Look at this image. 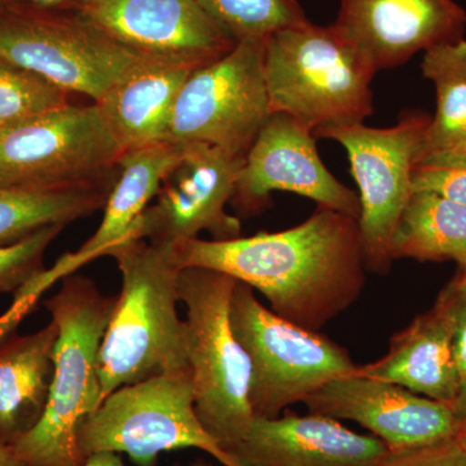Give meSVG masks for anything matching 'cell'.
Listing matches in <instances>:
<instances>
[{
	"instance_id": "1",
	"label": "cell",
	"mask_w": 466,
	"mask_h": 466,
	"mask_svg": "<svg viewBox=\"0 0 466 466\" xmlns=\"http://www.w3.org/2000/svg\"><path fill=\"white\" fill-rule=\"evenodd\" d=\"M174 251L183 268L231 276L258 290L276 315L314 332L351 308L366 285L358 219L327 208L285 231L192 238L175 244Z\"/></svg>"
},
{
	"instance_id": "2",
	"label": "cell",
	"mask_w": 466,
	"mask_h": 466,
	"mask_svg": "<svg viewBox=\"0 0 466 466\" xmlns=\"http://www.w3.org/2000/svg\"><path fill=\"white\" fill-rule=\"evenodd\" d=\"M108 256L122 287L101 342L103 400L121 386L189 367L186 320L177 311L183 267L174 245L130 238Z\"/></svg>"
},
{
	"instance_id": "3",
	"label": "cell",
	"mask_w": 466,
	"mask_h": 466,
	"mask_svg": "<svg viewBox=\"0 0 466 466\" xmlns=\"http://www.w3.org/2000/svg\"><path fill=\"white\" fill-rule=\"evenodd\" d=\"M116 296H106L90 278L67 275L45 300L58 328L50 400L39 424L12 446L25 466H82L81 426L99 408V355Z\"/></svg>"
},
{
	"instance_id": "4",
	"label": "cell",
	"mask_w": 466,
	"mask_h": 466,
	"mask_svg": "<svg viewBox=\"0 0 466 466\" xmlns=\"http://www.w3.org/2000/svg\"><path fill=\"white\" fill-rule=\"evenodd\" d=\"M376 69L334 24L308 23L272 34L265 45L271 113L318 131L363 124L373 115Z\"/></svg>"
},
{
	"instance_id": "5",
	"label": "cell",
	"mask_w": 466,
	"mask_h": 466,
	"mask_svg": "<svg viewBox=\"0 0 466 466\" xmlns=\"http://www.w3.org/2000/svg\"><path fill=\"white\" fill-rule=\"evenodd\" d=\"M236 281L201 267H186L180 274L196 412L227 452L247 435L254 420L250 360L229 318Z\"/></svg>"
},
{
	"instance_id": "6",
	"label": "cell",
	"mask_w": 466,
	"mask_h": 466,
	"mask_svg": "<svg viewBox=\"0 0 466 466\" xmlns=\"http://www.w3.org/2000/svg\"><path fill=\"white\" fill-rule=\"evenodd\" d=\"M78 449L84 460L125 453L137 466L157 465L162 452L196 449L223 466H240L202 425L189 367L110 392L81 426Z\"/></svg>"
},
{
	"instance_id": "7",
	"label": "cell",
	"mask_w": 466,
	"mask_h": 466,
	"mask_svg": "<svg viewBox=\"0 0 466 466\" xmlns=\"http://www.w3.org/2000/svg\"><path fill=\"white\" fill-rule=\"evenodd\" d=\"M229 318L250 360L254 417L275 419L333 380L358 372L348 350L279 317L241 281L233 288Z\"/></svg>"
},
{
	"instance_id": "8",
	"label": "cell",
	"mask_w": 466,
	"mask_h": 466,
	"mask_svg": "<svg viewBox=\"0 0 466 466\" xmlns=\"http://www.w3.org/2000/svg\"><path fill=\"white\" fill-rule=\"evenodd\" d=\"M124 155L97 106L61 108L0 126V186L112 187Z\"/></svg>"
},
{
	"instance_id": "9",
	"label": "cell",
	"mask_w": 466,
	"mask_h": 466,
	"mask_svg": "<svg viewBox=\"0 0 466 466\" xmlns=\"http://www.w3.org/2000/svg\"><path fill=\"white\" fill-rule=\"evenodd\" d=\"M0 58L96 103L143 57L78 12L39 8L24 0L0 17Z\"/></svg>"
},
{
	"instance_id": "10",
	"label": "cell",
	"mask_w": 466,
	"mask_h": 466,
	"mask_svg": "<svg viewBox=\"0 0 466 466\" xmlns=\"http://www.w3.org/2000/svg\"><path fill=\"white\" fill-rule=\"evenodd\" d=\"M431 121L422 113H410L389 128L355 124L314 133L315 137L336 140L348 152L359 188L358 223L370 271L385 274L390 268L392 238L413 193V168L424 153Z\"/></svg>"
},
{
	"instance_id": "11",
	"label": "cell",
	"mask_w": 466,
	"mask_h": 466,
	"mask_svg": "<svg viewBox=\"0 0 466 466\" xmlns=\"http://www.w3.org/2000/svg\"><path fill=\"white\" fill-rule=\"evenodd\" d=\"M266 41L238 42L225 56L193 70L175 103L167 142L207 143L247 156L272 115Z\"/></svg>"
},
{
	"instance_id": "12",
	"label": "cell",
	"mask_w": 466,
	"mask_h": 466,
	"mask_svg": "<svg viewBox=\"0 0 466 466\" xmlns=\"http://www.w3.org/2000/svg\"><path fill=\"white\" fill-rule=\"evenodd\" d=\"M177 164L165 175L155 204L144 210L126 240L175 245L210 233L213 240L241 236V222L229 216L245 156L207 143L182 144Z\"/></svg>"
},
{
	"instance_id": "13",
	"label": "cell",
	"mask_w": 466,
	"mask_h": 466,
	"mask_svg": "<svg viewBox=\"0 0 466 466\" xmlns=\"http://www.w3.org/2000/svg\"><path fill=\"white\" fill-rule=\"evenodd\" d=\"M287 191L319 208L359 219V196L325 167L314 131L285 113H272L251 144L232 200L244 213H258L269 195Z\"/></svg>"
},
{
	"instance_id": "14",
	"label": "cell",
	"mask_w": 466,
	"mask_h": 466,
	"mask_svg": "<svg viewBox=\"0 0 466 466\" xmlns=\"http://www.w3.org/2000/svg\"><path fill=\"white\" fill-rule=\"evenodd\" d=\"M81 16L139 57L200 67L238 43L196 0H82Z\"/></svg>"
},
{
	"instance_id": "15",
	"label": "cell",
	"mask_w": 466,
	"mask_h": 466,
	"mask_svg": "<svg viewBox=\"0 0 466 466\" xmlns=\"http://www.w3.org/2000/svg\"><path fill=\"white\" fill-rule=\"evenodd\" d=\"M303 403L312 415L357 422L392 452L453 440L460 426L450 404L358 372L333 380Z\"/></svg>"
},
{
	"instance_id": "16",
	"label": "cell",
	"mask_w": 466,
	"mask_h": 466,
	"mask_svg": "<svg viewBox=\"0 0 466 466\" xmlns=\"http://www.w3.org/2000/svg\"><path fill=\"white\" fill-rule=\"evenodd\" d=\"M334 25L379 72L464 39L466 12L455 0H341Z\"/></svg>"
},
{
	"instance_id": "17",
	"label": "cell",
	"mask_w": 466,
	"mask_h": 466,
	"mask_svg": "<svg viewBox=\"0 0 466 466\" xmlns=\"http://www.w3.org/2000/svg\"><path fill=\"white\" fill-rule=\"evenodd\" d=\"M228 453L240 466H379L389 449L372 434L355 433L329 417L285 412L254 417Z\"/></svg>"
},
{
	"instance_id": "18",
	"label": "cell",
	"mask_w": 466,
	"mask_h": 466,
	"mask_svg": "<svg viewBox=\"0 0 466 466\" xmlns=\"http://www.w3.org/2000/svg\"><path fill=\"white\" fill-rule=\"evenodd\" d=\"M182 144L159 142L127 150L118 161L116 175L99 228L75 253H67L51 267L30 280L43 294L58 280L75 274L79 267L108 256L133 231L144 210L155 200L167 171L182 155Z\"/></svg>"
},
{
	"instance_id": "19",
	"label": "cell",
	"mask_w": 466,
	"mask_h": 466,
	"mask_svg": "<svg viewBox=\"0 0 466 466\" xmlns=\"http://www.w3.org/2000/svg\"><path fill=\"white\" fill-rule=\"evenodd\" d=\"M195 69L142 58L94 103L122 152L167 140L175 103Z\"/></svg>"
},
{
	"instance_id": "20",
	"label": "cell",
	"mask_w": 466,
	"mask_h": 466,
	"mask_svg": "<svg viewBox=\"0 0 466 466\" xmlns=\"http://www.w3.org/2000/svg\"><path fill=\"white\" fill-rule=\"evenodd\" d=\"M358 373L451 406L461 390L462 381L453 355L449 320L441 306L435 302L433 308L392 336L388 354L359 367Z\"/></svg>"
},
{
	"instance_id": "21",
	"label": "cell",
	"mask_w": 466,
	"mask_h": 466,
	"mask_svg": "<svg viewBox=\"0 0 466 466\" xmlns=\"http://www.w3.org/2000/svg\"><path fill=\"white\" fill-rule=\"evenodd\" d=\"M57 339L51 320L36 332H15L0 341V443L14 446L45 415Z\"/></svg>"
},
{
	"instance_id": "22",
	"label": "cell",
	"mask_w": 466,
	"mask_h": 466,
	"mask_svg": "<svg viewBox=\"0 0 466 466\" xmlns=\"http://www.w3.org/2000/svg\"><path fill=\"white\" fill-rule=\"evenodd\" d=\"M453 260L466 269V207L431 192H413L391 242V259Z\"/></svg>"
},
{
	"instance_id": "23",
	"label": "cell",
	"mask_w": 466,
	"mask_h": 466,
	"mask_svg": "<svg viewBox=\"0 0 466 466\" xmlns=\"http://www.w3.org/2000/svg\"><path fill=\"white\" fill-rule=\"evenodd\" d=\"M112 187L35 189L0 186V245L14 244L46 227L66 226L91 216L106 207Z\"/></svg>"
},
{
	"instance_id": "24",
	"label": "cell",
	"mask_w": 466,
	"mask_h": 466,
	"mask_svg": "<svg viewBox=\"0 0 466 466\" xmlns=\"http://www.w3.org/2000/svg\"><path fill=\"white\" fill-rule=\"evenodd\" d=\"M421 67L437 91V112L429 125L422 156L466 147L465 39L425 51Z\"/></svg>"
},
{
	"instance_id": "25",
	"label": "cell",
	"mask_w": 466,
	"mask_h": 466,
	"mask_svg": "<svg viewBox=\"0 0 466 466\" xmlns=\"http://www.w3.org/2000/svg\"><path fill=\"white\" fill-rule=\"evenodd\" d=\"M196 3L236 43L266 41L272 34L309 21L297 0H196Z\"/></svg>"
},
{
	"instance_id": "26",
	"label": "cell",
	"mask_w": 466,
	"mask_h": 466,
	"mask_svg": "<svg viewBox=\"0 0 466 466\" xmlns=\"http://www.w3.org/2000/svg\"><path fill=\"white\" fill-rule=\"evenodd\" d=\"M67 96L42 76L0 58V126L66 106Z\"/></svg>"
},
{
	"instance_id": "27",
	"label": "cell",
	"mask_w": 466,
	"mask_h": 466,
	"mask_svg": "<svg viewBox=\"0 0 466 466\" xmlns=\"http://www.w3.org/2000/svg\"><path fill=\"white\" fill-rule=\"evenodd\" d=\"M64 227H46L14 244L0 245V294L16 293L27 281L45 271L46 251Z\"/></svg>"
},
{
	"instance_id": "28",
	"label": "cell",
	"mask_w": 466,
	"mask_h": 466,
	"mask_svg": "<svg viewBox=\"0 0 466 466\" xmlns=\"http://www.w3.org/2000/svg\"><path fill=\"white\" fill-rule=\"evenodd\" d=\"M413 192H431L466 207V147L422 156L413 168Z\"/></svg>"
},
{
	"instance_id": "29",
	"label": "cell",
	"mask_w": 466,
	"mask_h": 466,
	"mask_svg": "<svg viewBox=\"0 0 466 466\" xmlns=\"http://www.w3.org/2000/svg\"><path fill=\"white\" fill-rule=\"evenodd\" d=\"M435 302L443 309L452 333L453 355L462 383L466 380V269H460Z\"/></svg>"
},
{
	"instance_id": "30",
	"label": "cell",
	"mask_w": 466,
	"mask_h": 466,
	"mask_svg": "<svg viewBox=\"0 0 466 466\" xmlns=\"http://www.w3.org/2000/svg\"><path fill=\"white\" fill-rule=\"evenodd\" d=\"M379 466H466V451L456 435L453 440L425 449L389 451Z\"/></svg>"
},
{
	"instance_id": "31",
	"label": "cell",
	"mask_w": 466,
	"mask_h": 466,
	"mask_svg": "<svg viewBox=\"0 0 466 466\" xmlns=\"http://www.w3.org/2000/svg\"><path fill=\"white\" fill-rule=\"evenodd\" d=\"M39 297L33 294L15 293L14 302L7 311L0 315V341L9 334L15 333L18 325L33 311L38 303Z\"/></svg>"
},
{
	"instance_id": "32",
	"label": "cell",
	"mask_w": 466,
	"mask_h": 466,
	"mask_svg": "<svg viewBox=\"0 0 466 466\" xmlns=\"http://www.w3.org/2000/svg\"><path fill=\"white\" fill-rule=\"evenodd\" d=\"M82 466H126L122 461L121 455L113 452H99L94 453V455L88 456L85 460L84 465ZM182 466V465H174ZM191 466H213L210 462L204 461V460H198V461L193 462Z\"/></svg>"
},
{
	"instance_id": "33",
	"label": "cell",
	"mask_w": 466,
	"mask_h": 466,
	"mask_svg": "<svg viewBox=\"0 0 466 466\" xmlns=\"http://www.w3.org/2000/svg\"><path fill=\"white\" fill-rule=\"evenodd\" d=\"M35 7L54 9V11H78L82 0H26Z\"/></svg>"
},
{
	"instance_id": "34",
	"label": "cell",
	"mask_w": 466,
	"mask_h": 466,
	"mask_svg": "<svg viewBox=\"0 0 466 466\" xmlns=\"http://www.w3.org/2000/svg\"><path fill=\"white\" fill-rule=\"evenodd\" d=\"M0 466H25L11 446L0 443Z\"/></svg>"
},
{
	"instance_id": "35",
	"label": "cell",
	"mask_w": 466,
	"mask_h": 466,
	"mask_svg": "<svg viewBox=\"0 0 466 466\" xmlns=\"http://www.w3.org/2000/svg\"><path fill=\"white\" fill-rule=\"evenodd\" d=\"M451 408H452L453 413L459 420L466 419V380L462 383L458 398L451 404Z\"/></svg>"
},
{
	"instance_id": "36",
	"label": "cell",
	"mask_w": 466,
	"mask_h": 466,
	"mask_svg": "<svg viewBox=\"0 0 466 466\" xmlns=\"http://www.w3.org/2000/svg\"><path fill=\"white\" fill-rule=\"evenodd\" d=\"M23 2L24 0H0V17Z\"/></svg>"
},
{
	"instance_id": "37",
	"label": "cell",
	"mask_w": 466,
	"mask_h": 466,
	"mask_svg": "<svg viewBox=\"0 0 466 466\" xmlns=\"http://www.w3.org/2000/svg\"><path fill=\"white\" fill-rule=\"evenodd\" d=\"M458 438L466 451V419L460 420Z\"/></svg>"
}]
</instances>
